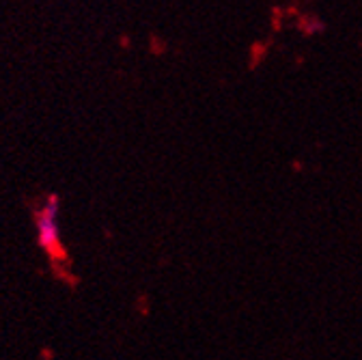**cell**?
Here are the masks:
<instances>
[{"label": "cell", "instance_id": "cell-1", "mask_svg": "<svg viewBox=\"0 0 362 360\" xmlns=\"http://www.w3.org/2000/svg\"><path fill=\"white\" fill-rule=\"evenodd\" d=\"M59 199L50 197L39 211L35 214V227H37V242L52 259H65V248L61 242V224H59Z\"/></svg>", "mask_w": 362, "mask_h": 360}]
</instances>
